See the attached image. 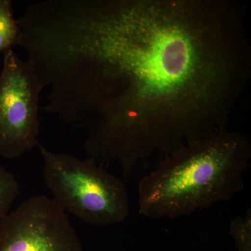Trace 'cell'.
Returning a JSON list of instances; mask_svg holds the SVG:
<instances>
[{
	"mask_svg": "<svg viewBox=\"0 0 251 251\" xmlns=\"http://www.w3.org/2000/svg\"><path fill=\"white\" fill-rule=\"evenodd\" d=\"M229 234L238 251H251V210L244 216H238L230 221Z\"/></svg>",
	"mask_w": 251,
	"mask_h": 251,
	"instance_id": "obj_8",
	"label": "cell"
},
{
	"mask_svg": "<svg viewBox=\"0 0 251 251\" xmlns=\"http://www.w3.org/2000/svg\"><path fill=\"white\" fill-rule=\"evenodd\" d=\"M0 251H84L67 212L46 196L0 218Z\"/></svg>",
	"mask_w": 251,
	"mask_h": 251,
	"instance_id": "obj_5",
	"label": "cell"
},
{
	"mask_svg": "<svg viewBox=\"0 0 251 251\" xmlns=\"http://www.w3.org/2000/svg\"><path fill=\"white\" fill-rule=\"evenodd\" d=\"M37 74L12 49L0 74V156L14 159L39 146L41 93Z\"/></svg>",
	"mask_w": 251,
	"mask_h": 251,
	"instance_id": "obj_4",
	"label": "cell"
},
{
	"mask_svg": "<svg viewBox=\"0 0 251 251\" xmlns=\"http://www.w3.org/2000/svg\"><path fill=\"white\" fill-rule=\"evenodd\" d=\"M39 147L46 184L63 210L94 226L120 224L128 217L130 202L125 184L95 158L81 159Z\"/></svg>",
	"mask_w": 251,
	"mask_h": 251,
	"instance_id": "obj_3",
	"label": "cell"
},
{
	"mask_svg": "<svg viewBox=\"0 0 251 251\" xmlns=\"http://www.w3.org/2000/svg\"><path fill=\"white\" fill-rule=\"evenodd\" d=\"M19 194V184L14 175L0 166V218L10 212Z\"/></svg>",
	"mask_w": 251,
	"mask_h": 251,
	"instance_id": "obj_7",
	"label": "cell"
},
{
	"mask_svg": "<svg viewBox=\"0 0 251 251\" xmlns=\"http://www.w3.org/2000/svg\"><path fill=\"white\" fill-rule=\"evenodd\" d=\"M249 138L227 129L162 157L138 188V211L148 219H175L232 199L245 186Z\"/></svg>",
	"mask_w": 251,
	"mask_h": 251,
	"instance_id": "obj_2",
	"label": "cell"
},
{
	"mask_svg": "<svg viewBox=\"0 0 251 251\" xmlns=\"http://www.w3.org/2000/svg\"><path fill=\"white\" fill-rule=\"evenodd\" d=\"M21 47L47 103L125 176L227 129L249 87L246 7L233 0H44Z\"/></svg>",
	"mask_w": 251,
	"mask_h": 251,
	"instance_id": "obj_1",
	"label": "cell"
},
{
	"mask_svg": "<svg viewBox=\"0 0 251 251\" xmlns=\"http://www.w3.org/2000/svg\"><path fill=\"white\" fill-rule=\"evenodd\" d=\"M12 1L0 0V52L18 45L21 31L14 17Z\"/></svg>",
	"mask_w": 251,
	"mask_h": 251,
	"instance_id": "obj_6",
	"label": "cell"
}]
</instances>
